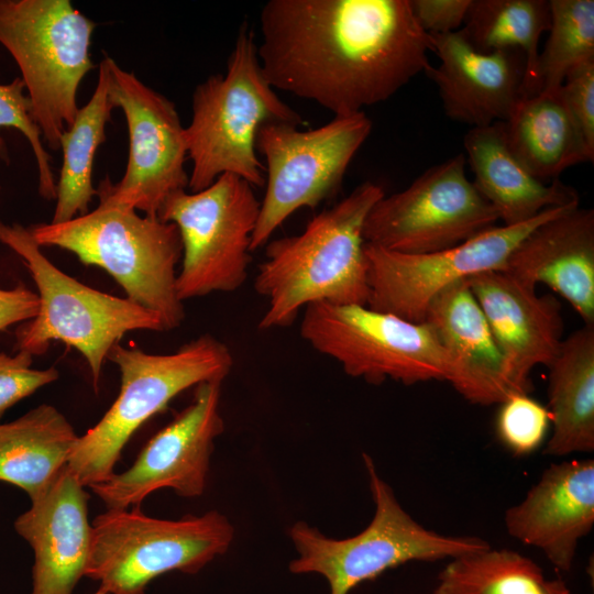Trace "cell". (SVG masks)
Segmentation results:
<instances>
[{
	"instance_id": "cell-19",
	"label": "cell",
	"mask_w": 594,
	"mask_h": 594,
	"mask_svg": "<svg viewBox=\"0 0 594 594\" xmlns=\"http://www.w3.org/2000/svg\"><path fill=\"white\" fill-rule=\"evenodd\" d=\"M504 524L512 538L570 572L580 540L594 526V460L551 464L521 502L505 512Z\"/></svg>"
},
{
	"instance_id": "cell-16",
	"label": "cell",
	"mask_w": 594,
	"mask_h": 594,
	"mask_svg": "<svg viewBox=\"0 0 594 594\" xmlns=\"http://www.w3.org/2000/svg\"><path fill=\"white\" fill-rule=\"evenodd\" d=\"M221 384H198L191 403L148 440L130 469L88 486L107 509L140 507L161 488L184 497L204 493L213 442L224 430Z\"/></svg>"
},
{
	"instance_id": "cell-23",
	"label": "cell",
	"mask_w": 594,
	"mask_h": 594,
	"mask_svg": "<svg viewBox=\"0 0 594 594\" xmlns=\"http://www.w3.org/2000/svg\"><path fill=\"white\" fill-rule=\"evenodd\" d=\"M473 184L505 226L529 221L550 208L580 204L574 188L535 177L510 150L504 122L472 128L464 135Z\"/></svg>"
},
{
	"instance_id": "cell-31",
	"label": "cell",
	"mask_w": 594,
	"mask_h": 594,
	"mask_svg": "<svg viewBox=\"0 0 594 594\" xmlns=\"http://www.w3.org/2000/svg\"><path fill=\"white\" fill-rule=\"evenodd\" d=\"M21 77L9 84H0V129L19 130L29 141L36 160L38 193L46 200L56 198V182L52 172L50 154L43 146L42 132L32 117V103ZM0 158L9 163L4 140L0 136Z\"/></svg>"
},
{
	"instance_id": "cell-24",
	"label": "cell",
	"mask_w": 594,
	"mask_h": 594,
	"mask_svg": "<svg viewBox=\"0 0 594 594\" xmlns=\"http://www.w3.org/2000/svg\"><path fill=\"white\" fill-rule=\"evenodd\" d=\"M504 127L513 153L543 182L559 179L569 167L594 160L562 86L522 97Z\"/></svg>"
},
{
	"instance_id": "cell-26",
	"label": "cell",
	"mask_w": 594,
	"mask_h": 594,
	"mask_svg": "<svg viewBox=\"0 0 594 594\" xmlns=\"http://www.w3.org/2000/svg\"><path fill=\"white\" fill-rule=\"evenodd\" d=\"M78 438L65 416L47 404L0 425V481L34 501L68 464Z\"/></svg>"
},
{
	"instance_id": "cell-27",
	"label": "cell",
	"mask_w": 594,
	"mask_h": 594,
	"mask_svg": "<svg viewBox=\"0 0 594 594\" xmlns=\"http://www.w3.org/2000/svg\"><path fill=\"white\" fill-rule=\"evenodd\" d=\"M114 109L108 95L107 76L99 65V76L90 100L80 108L59 140L63 164L56 183V206L52 223L72 220L88 212L96 189L92 168L97 148L106 141V124Z\"/></svg>"
},
{
	"instance_id": "cell-14",
	"label": "cell",
	"mask_w": 594,
	"mask_h": 594,
	"mask_svg": "<svg viewBox=\"0 0 594 594\" xmlns=\"http://www.w3.org/2000/svg\"><path fill=\"white\" fill-rule=\"evenodd\" d=\"M100 64L106 70L109 99L125 117L129 156L121 180L112 184L103 179L96 196L99 202L129 207L158 218L166 199L188 187L185 128L175 105L165 96L109 56Z\"/></svg>"
},
{
	"instance_id": "cell-11",
	"label": "cell",
	"mask_w": 594,
	"mask_h": 594,
	"mask_svg": "<svg viewBox=\"0 0 594 594\" xmlns=\"http://www.w3.org/2000/svg\"><path fill=\"white\" fill-rule=\"evenodd\" d=\"M371 131L372 121L364 111L334 116L306 131L286 123H267L258 130L256 151L265 158L266 187L252 234V252L266 245L294 212L316 208L338 191Z\"/></svg>"
},
{
	"instance_id": "cell-8",
	"label": "cell",
	"mask_w": 594,
	"mask_h": 594,
	"mask_svg": "<svg viewBox=\"0 0 594 594\" xmlns=\"http://www.w3.org/2000/svg\"><path fill=\"white\" fill-rule=\"evenodd\" d=\"M95 28L69 0H0V43L21 70L32 117L53 150L79 110L81 80L95 68Z\"/></svg>"
},
{
	"instance_id": "cell-12",
	"label": "cell",
	"mask_w": 594,
	"mask_h": 594,
	"mask_svg": "<svg viewBox=\"0 0 594 594\" xmlns=\"http://www.w3.org/2000/svg\"><path fill=\"white\" fill-rule=\"evenodd\" d=\"M260 205L254 187L233 174L220 175L200 191L178 190L166 199L158 218L179 231L183 256L176 290L183 302L244 284Z\"/></svg>"
},
{
	"instance_id": "cell-9",
	"label": "cell",
	"mask_w": 594,
	"mask_h": 594,
	"mask_svg": "<svg viewBox=\"0 0 594 594\" xmlns=\"http://www.w3.org/2000/svg\"><path fill=\"white\" fill-rule=\"evenodd\" d=\"M233 537L232 524L217 510L170 520L140 507L107 509L91 524L85 576L108 594H145L161 574L199 572L228 551Z\"/></svg>"
},
{
	"instance_id": "cell-22",
	"label": "cell",
	"mask_w": 594,
	"mask_h": 594,
	"mask_svg": "<svg viewBox=\"0 0 594 594\" xmlns=\"http://www.w3.org/2000/svg\"><path fill=\"white\" fill-rule=\"evenodd\" d=\"M450 362L448 382L468 402L502 404L516 392L505 359L468 282L441 292L429 304L425 320Z\"/></svg>"
},
{
	"instance_id": "cell-36",
	"label": "cell",
	"mask_w": 594,
	"mask_h": 594,
	"mask_svg": "<svg viewBox=\"0 0 594 594\" xmlns=\"http://www.w3.org/2000/svg\"><path fill=\"white\" fill-rule=\"evenodd\" d=\"M38 306L37 294L22 283L11 289L0 288V331L33 319L37 315Z\"/></svg>"
},
{
	"instance_id": "cell-6",
	"label": "cell",
	"mask_w": 594,
	"mask_h": 594,
	"mask_svg": "<svg viewBox=\"0 0 594 594\" xmlns=\"http://www.w3.org/2000/svg\"><path fill=\"white\" fill-rule=\"evenodd\" d=\"M363 461L375 505L371 522L345 539H332L304 521L296 522L289 529L298 552L288 566L292 573L320 574L330 594H349L360 583L398 565L451 560L491 547L477 536L443 535L419 524L380 476L373 459L364 453Z\"/></svg>"
},
{
	"instance_id": "cell-33",
	"label": "cell",
	"mask_w": 594,
	"mask_h": 594,
	"mask_svg": "<svg viewBox=\"0 0 594 594\" xmlns=\"http://www.w3.org/2000/svg\"><path fill=\"white\" fill-rule=\"evenodd\" d=\"M32 362L33 356L25 351L0 353V419L18 402L58 378L55 367L34 370Z\"/></svg>"
},
{
	"instance_id": "cell-7",
	"label": "cell",
	"mask_w": 594,
	"mask_h": 594,
	"mask_svg": "<svg viewBox=\"0 0 594 594\" xmlns=\"http://www.w3.org/2000/svg\"><path fill=\"white\" fill-rule=\"evenodd\" d=\"M0 242L23 260L38 290L37 315L15 331L18 351L41 355L51 342L62 341L86 359L97 389L109 351L127 332L165 331L156 314L63 273L42 253L28 228L0 220Z\"/></svg>"
},
{
	"instance_id": "cell-10",
	"label": "cell",
	"mask_w": 594,
	"mask_h": 594,
	"mask_svg": "<svg viewBox=\"0 0 594 594\" xmlns=\"http://www.w3.org/2000/svg\"><path fill=\"white\" fill-rule=\"evenodd\" d=\"M300 334L352 377L413 385L449 380L443 348L426 322H411L362 305L317 302L304 308Z\"/></svg>"
},
{
	"instance_id": "cell-28",
	"label": "cell",
	"mask_w": 594,
	"mask_h": 594,
	"mask_svg": "<svg viewBox=\"0 0 594 594\" xmlns=\"http://www.w3.org/2000/svg\"><path fill=\"white\" fill-rule=\"evenodd\" d=\"M549 26V0H472L460 31L480 52H522L526 97L537 92L539 42Z\"/></svg>"
},
{
	"instance_id": "cell-37",
	"label": "cell",
	"mask_w": 594,
	"mask_h": 594,
	"mask_svg": "<svg viewBox=\"0 0 594 594\" xmlns=\"http://www.w3.org/2000/svg\"><path fill=\"white\" fill-rule=\"evenodd\" d=\"M91 594H108L103 588L99 587L96 592Z\"/></svg>"
},
{
	"instance_id": "cell-3",
	"label": "cell",
	"mask_w": 594,
	"mask_h": 594,
	"mask_svg": "<svg viewBox=\"0 0 594 594\" xmlns=\"http://www.w3.org/2000/svg\"><path fill=\"white\" fill-rule=\"evenodd\" d=\"M267 123L304 125L301 116L274 91L262 70L254 34L243 24L224 74L209 76L193 95V117L185 128L193 162L191 193L233 174L253 187L265 184V166L256 151L258 130Z\"/></svg>"
},
{
	"instance_id": "cell-35",
	"label": "cell",
	"mask_w": 594,
	"mask_h": 594,
	"mask_svg": "<svg viewBox=\"0 0 594 594\" xmlns=\"http://www.w3.org/2000/svg\"><path fill=\"white\" fill-rule=\"evenodd\" d=\"M419 26L429 35L459 31L465 21L472 0H409Z\"/></svg>"
},
{
	"instance_id": "cell-15",
	"label": "cell",
	"mask_w": 594,
	"mask_h": 594,
	"mask_svg": "<svg viewBox=\"0 0 594 594\" xmlns=\"http://www.w3.org/2000/svg\"><path fill=\"white\" fill-rule=\"evenodd\" d=\"M579 205L550 208L518 224L494 226L433 253L405 254L365 242L370 290L366 306L424 322L429 304L441 292L476 274L503 271L512 252L535 228Z\"/></svg>"
},
{
	"instance_id": "cell-17",
	"label": "cell",
	"mask_w": 594,
	"mask_h": 594,
	"mask_svg": "<svg viewBox=\"0 0 594 594\" xmlns=\"http://www.w3.org/2000/svg\"><path fill=\"white\" fill-rule=\"evenodd\" d=\"M430 37L439 63L424 74L435 82L447 117L472 128L505 122L525 97L524 53L480 52L460 30Z\"/></svg>"
},
{
	"instance_id": "cell-34",
	"label": "cell",
	"mask_w": 594,
	"mask_h": 594,
	"mask_svg": "<svg viewBox=\"0 0 594 594\" xmlns=\"http://www.w3.org/2000/svg\"><path fill=\"white\" fill-rule=\"evenodd\" d=\"M566 105L594 153V62L572 70L562 84Z\"/></svg>"
},
{
	"instance_id": "cell-25",
	"label": "cell",
	"mask_w": 594,
	"mask_h": 594,
	"mask_svg": "<svg viewBox=\"0 0 594 594\" xmlns=\"http://www.w3.org/2000/svg\"><path fill=\"white\" fill-rule=\"evenodd\" d=\"M548 411L552 435L543 453L566 457L594 450V326L563 339L549 365Z\"/></svg>"
},
{
	"instance_id": "cell-29",
	"label": "cell",
	"mask_w": 594,
	"mask_h": 594,
	"mask_svg": "<svg viewBox=\"0 0 594 594\" xmlns=\"http://www.w3.org/2000/svg\"><path fill=\"white\" fill-rule=\"evenodd\" d=\"M433 594H572L530 558L491 547L449 560Z\"/></svg>"
},
{
	"instance_id": "cell-21",
	"label": "cell",
	"mask_w": 594,
	"mask_h": 594,
	"mask_svg": "<svg viewBox=\"0 0 594 594\" xmlns=\"http://www.w3.org/2000/svg\"><path fill=\"white\" fill-rule=\"evenodd\" d=\"M536 288L546 284L594 326V211L580 205L535 228L502 271Z\"/></svg>"
},
{
	"instance_id": "cell-2",
	"label": "cell",
	"mask_w": 594,
	"mask_h": 594,
	"mask_svg": "<svg viewBox=\"0 0 594 594\" xmlns=\"http://www.w3.org/2000/svg\"><path fill=\"white\" fill-rule=\"evenodd\" d=\"M365 182L333 207L312 217L302 232L268 241L254 288L267 300L262 330L293 324L311 304L367 305L364 223L384 196Z\"/></svg>"
},
{
	"instance_id": "cell-20",
	"label": "cell",
	"mask_w": 594,
	"mask_h": 594,
	"mask_svg": "<svg viewBox=\"0 0 594 594\" xmlns=\"http://www.w3.org/2000/svg\"><path fill=\"white\" fill-rule=\"evenodd\" d=\"M88 499L66 465L14 521L34 551L31 594H72L85 576L91 547Z\"/></svg>"
},
{
	"instance_id": "cell-30",
	"label": "cell",
	"mask_w": 594,
	"mask_h": 594,
	"mask_svg": "<svg viewBox=\"0 0 594 594\" xmlns=\"http://www.w3.org/2000/svg\"><path fill=\"white\" fill-rule=\"evenodd\" d=\"M549 35L538 57L537 92L561 87L572 70L594 62V1L549 0Z\"/></svg>"
},
{
	"instance_id": "cell-1",
	"label": "cell",
	"mask_w": 594,
	"mask_h": 594,
	"mask_svg": "<svg viewBox=\"0 0 594 594\" xmlns=\"http://www.w3.org/2000/svg\"><path fill=\"white\" fill-rule=\"evenodd\" d=\"M260 29L270 85L334 116L388 100L430 66L409 0H270Z\"/></svg>"
},
{
	"instance_id": "cell-18",
	"label": "cell",
	"mask_w": 594,
	"mask_h": 594,
	"mask_svg": "<svg viewBox=\"0 0 594 594\" xmlns=\"http://www.w3.org/2000/svg\"><path fill=\"white\" fill-rule=\"evenodd\" d=\"M492 334L505 359L509 378L519 394L532 389L531 371L549 365L563 341L559 300L539 296L502 271H488L466 279Z\"/></svg>"
},
{
	"instance_id": "cell-32",
	"label": "cell",
	"mask_w": 594,
	"mask_h": 594,
	"mask_svg": "<svg viewBox=\"0 0 594 594\" xmlns=\"http://www.w3.org/2000/svg\"><path fill=\"white\" fill-rule=\"evenodd\" d=\"M550 425V414L529 394H514L501 404L496 430L501 441L515 454H529L541 446Z\"/></svg>"
},
{
	"instance_id": "cell-5",
	"label": "cell",
	"mask_w": 594,
	"mask_h": 594,
	"mask_svg": "<svg viewBox=\"0 0 594 594\" xmlns=\"http://www.w3.org/2000/svg\"><path fill=\"white\" fill-rule=\"evenodd\" d=\"M107 359L120 371L119 395L99 422L78 438L67 464L84 486L112 477L132 435L175 396L204 382L222 383L233 366L229 348L209 333L169 354L117 343Z\"/></svg>"
},
{
	"instance_id": "cell-13",
	"label": "cell",
	"mask_w": 594,
	"mask_h": 594,
	"mask_svg": "<svg viewBox=\"0 0 594 594\" xmlns=\"http://www.w3.org/2000/svg\"><path fill=\"white\" fill-rule=\"evenodd\" d=\"M464 154L438 163L408 187L383 196L370 210L366 243L405 254L433 253L458 245L499 220L465 172Z\"/></svg>"
},
{
	"instance_id": "cell-4",
	"label": "cell",
	"mask_w": 594,
	"mask_h": 594,
	"mask_svg": "<svg viewBox=\"0 0 594 594\" xmlns=\"http://www.w3.org/2000/svg\"><path fill=\"white\" fill-rule=\"evenodd\" d=\"M40 246H57L86 265L105 270L127 298L156 314L165 331L182 324L183 301L176 290V266L183 245L176 224L135 209L99 202L91 212L61 223L28 227Z\"/></svg>"
}]
</instances>
